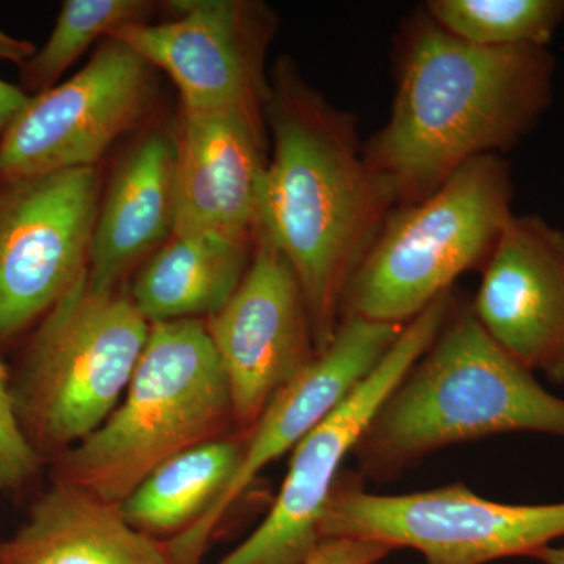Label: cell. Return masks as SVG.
Wrapping results in <instances>:
<instances>
[{
    "mask_svg": "<svg viewBox=\"0 0 564 564\" xmlns=\"http://www.w3.org/2000/svg\"><path fill=\"white\" fill-rule=\"evenodd\" d=\"M395 96L364 159L397 206L429 198L464 163L503 155L540 126L554 101L549 47H481L455 39L415 10L393 52Z\"/></svg>",
    "mask_w": 564,
    "mask_h": 564,
    "instance_id": "1",
    "label": "cell"
},
{
    "mask_svg": "<svg viewBox=\"0 0 564 564\" xmlns=\"http://www.w3.org/2000/svg\"><path fill=\"white\" fill-rule=\"evenodd\" d=\"M267 128L273 152L258 232L291 263L322 352L343 322L348 285L397 203L364 159L355 115L311 87L291 58L270 74Z\"/></svg>",
    "mask_w": 564,
    "mask_h": 564,
    "instance_id": "2",
    "label": "cell"
},
{
    "mask_svg": "<svg viewBox=\"0 0 564 564\" xmlns=\"http://www.w3.org/2000/svg\"><path fill=\"white\" fill-rule=\"evenodd\" d=\"M511 433L564 440V400L540 384L456 299L443 329L356 445L358 475L388 481L451 445Z\"/></svg>",
    "mask_w": 564,
    "mask_h": 564,
    "instance_id": "3",
    "label": "cell"
},
{
    "mask_svg": "<svg viewBox=\"0 0 564 564\" xmlns=\"http://www.w3.org/2000/svg\"><path fill=\"white\" fill-rule=\"evenodd\" d=\"M234 429L231 393L206 323H151L124 397L54 478L120 505L163 463Z\"/></svg>",
    "mask_w": 564,
    "mask_h": 564,
    "instance_id": "4",
    "label": "cell"
},
{
    "mask_svg": "<svg viewBox=\"0 0 564 564\" xmlns=\"http://www.w3.org/2000/svg\"><path fill=\"white\" fill-rule=\"evenodd\" d=\"M503 155L473 159L429 198L397 206L348 285L343 318L406 325L470 270H484L514 217Z\"/></svg>",
    "mask_w": 564,
    "mask_h": 564,
    "instance_id": "5",
    "label": "cell"
},
{
    "mask_svg": "<svg viewBox=\"0 0 564 564\" xmlns=\"http://www.w3.org/2000/svg\"><path fill=\"white\" fill-rule=\"evenodd\" d=\"M150 326L131 296L91 288L87 270L44 315L11 384L22 432L40 456L65 454L109 419Z\"/></svg>",
    "mask_w": 564,
    "mask_h": 564,
    "instance_id": "6",
    "label": "cell"
},
{
    "mask_svg": "<svg viewBox=\"0 0 564 564\" xmlns=\"http://www.w3.org/2000/svg\"><path fill=\"white\" fill-rule=\"evenodd\" d=\"M343 473L321 536L413 549L425 564H488L530 556L564 538V502L519 505L485 499L466 485L381 496Z\"/></svg>",
    "mask_w": 564,
    "mask_h": 564,
    "instance_id": "7",
    "label": "cell"
},
{
    "mask_svg": "<svg viewBox=\"0 0 564 564\" xmlns=\"http://www.w3.org/2000/svg\"><path fill=\"white\" fill-rule=\"evenodd\" d=\"M455 302L454 292H445L404 325L372 372L293 448L288 475L261 525L215 564H303L313 556L323 543V518L345 459L386 397L436 339Z\"/></svg>",
    "mask_w": 564,
    "mask_h": 564,
    "instance_id": "8",
    "label": "cell"
},
{
    "mask_svg": "<svg viewBox=\"0 0 564 564\" xmlns=\"http://www.w3.org/2000/svg\"><path fill=\"white\" fill-rule=\"evenodd\" d=\"M99 191L96 166L0 187V340L50 313L87 270Z\"/></svg>",
    "mask_w": 564,
    "mask_h": 564,
    "instance_id": "9",
    "label": "cell"
},
{
    "mask_svg": "<svg viewBox=\"0 0 564 564\" xmlns=\"http://www.w3.org/2000/svg\"><path fill=\"white\" fill-rule=\"evenodd\" d=\"M152 66L109 39L69 80L32 96L0 137V187L96 166L150 104Z\"/></svg>",
    "mask_w": 564,
    "mask_h": 564,
    "instance_id": "10",
    "label": "cell"
},
{
    "mask_svg": "<svg viewBox=\"0 0 564 564\" xmlns=\"http://www.w3.org/2000/svg\"><path fill=\"white\" fill-rule=\"evenodd\" d=\"M176 18L133 24L109 39L128 44L180 88L182 109L234 111L267 126L270 77L265 55L276 17L240 0L173 2Z\"/></svg>",
    "mask_w": 564,
    "mask_h": 564,
    "instance_id": "11",
    "label": "cell"
},
{
    "mask_svg": "<svg viewBox=\"0 0 564 564\" xmlns=\"http://www.w3.org/2000/svg\"><path fill=\"white\" fill-rule=\"evenodd\" d=\"M206 326L231 393L234 432L245 443L274 397L318 355L299 280L262 234L239 288Z\"/></svg>",
    "mask_w": 564,
    "mask_h": 564,
    "instance_id": "12",
    "label": "cell"
},
{
    "mask_svg": "<svg viewBox=\"0 0 564 564\" xmlns=\"http://www.w3.org/2000/svg\"><path fill=\"white\" fill-rule=\"evenodd\" d=\"M404 325L345 317L333 343L265 408L220 496L180 536L166 541L172 564H199L229 508L270 464L289 454L347 399L391 350Z\"/></svg>",
    "mask_w": 564,
    "mask_h": 564,
    "instance_id": "13",
    "label": "cell"
},
{
    "mask_svg": "<svg viewBox=\"0 0 564 564\" xmlns=\"http://www.w3.org/2000/svg\"><path fill=\"white\" fill-rule=\"evenodd\" d=\"M470 311L511 358L564 384V231L514 215L481 270Z\"/></svg>",
    "mask_w": 564,
    "mask_h": 564,
    "instance_id": "14",
    "label": "cell"
},
{
    "mask_svg": "<svg viewBox=\"0 0 564 564\" xmlns=\"http://www.w3.org/2000/svg\"><path fill=\"white\" fill-rule=\"evenodd\" d=\"M173 140V236L254 243L269 128L234 111L182 109Z\"/></svg>",
    "mask_w": 564,
    "mask_h": 564,
    "instance_id": "15",
    "label": "cell"
},
{
    "mask_svg": "<svg viewBox=\"0 0 564 564\" xmlns=\"http://www.w3.org/2000/svg\"><path fill=\"white\" fill-rule=\"evenodd\" d=\"M0 564H172L165 543L133 529L120 505L54 478L24 524L0 541Z\"/></svg>",
    "mask_w": 564,
    "mask_h": 564,
    "instance_id": "16",
    "label": "cell"
},
{
    "mask_svg": "<svg viewBox=\"0 0 564 564\" xmlns=\"http://www.w3.org/2000/svg\"><path fill=\"white\" fill-rule=\"evenodd\" d=\"M174 140L144 137L111 182L88 254V282L111 291L129 269L173 234Z\"/></svg>",
    "mask_w": 564,
    "mask_h": 564,
    "instance_id": "17",
    "label": "cell"
},
{
    "mask_svg": "<svg viewBox=\"0 0 564 564\" xmlns=\"http://www.w3.org/2000/svg\"><path fill=\"white\" fill-rule=\"evenodd\" d=\"M254 243L215 234L173 236L141 270L132 302L150 323L215 315L250 267Z\"/></svg>",
    "mask_w": 564,
    "mask_h": 564,
    "instance_id": "18",
    "label": "cell"
},
{
    "mask_svg": "<svg viewBox=\"0 0 564 564\" xmlns=\"http://www.w3.org/2000/svg\"><path fill=\"white\" fill-rule=\"evenodd\" d=\"M243 441L226 436L173 456L120 503L121 514L139 532L166 541L191 529L232 477Z\"/></svg>",
    "mask_w": 564,
    "mask_h": 564,
    "instance_id": "19",
    "label": "cell"
},
{
    "mask_svg": "<svg viewBox=\"0 0 564 564\" xmlns=\"http://www.w3.org/2000/svg\"><path fill=\"white\" fill-rule=\"evenodd\" d=\"M441 29L481 47H549L564 21V0H430Z\"/></svg>",
    "mask_w": 564,
    "mask_h": 564,
    "instance_id": "20",
    "label": "cell"
},
{
    "mask_svg": "<svg viewBox=\"0 0 564 564\" xmlns=\"http://www.w3.org/2000/svg\"><path fill=\"white\" fill-rule=\"evenodd\" d=\"M151 3L141 0H66L44 46L22 66V82L40 95L101 36H111L128 25L143 24Z\"/></svg>",
    "mask_w": 564,
    "mask_h": 564,
    "instance_id": "21",
    "label": "cell"
},
{
    "mask_svg": "<svg viewBox=\"0 0 564 564\" xmlns=\"http://www.w3.org/2000/svg\"><path fill=\"white\" fill-rule=\"evenodd\" d=\"M41 456L22 432L11 383L0 364V492L28 484L39 470Z\"/></svg>",
    "mask_w": 564,
    "mask_h": 564,
    "instance_id": "22",
    "label": "cell"
},
{
    "mask_svg": "<svg viewBox=\"0 0 564 564\" xmlns=\"http://www.w3.org/2000/svg\"><path fill=\"white\" fill-rule=\"evenodd\" d=\"M392 552L388 545L372 541L326 540L303 564H377Z\"/></svg>",
    "mask_w": 564,
    "mask_h": 564,
    "instance_id": "23",
    "label": "cell"
},
{
    "mask_svg": "<svg viewBox=\"0 0 564 564\" xmlns=\"http://www.w3.org/2000/svg\"><path fill=\"white\" fill-rule=\"evenodd\" d=\"M32 96L0 79V137L31 101Z\"/></svg>",
    "mask_w": 564,
    "mask_h": 564,
    "instance_id": "24",
    "label": "cell"
},
{
    "mask_svg": "<svg viewBox=\"0 0 564 564\" xmlns=\"http://www.w3.org/2000/svg\"><path fill=\"white\" fill-rule=\"evenodd\" d=\"M35 46L31 41L20 40L0 31V61L24 66L35 55Z\"/></svg>",
    "mask_w": 564,
    "mask_h": 564,
    "instance_id": "25",
    "label": "cell"
},
{
    "mask_svg": "<svg viewBox=\"0 0 564 564\" xmlns=\"http://www.w3.org/2000/svg\"><path fill=\"white\" fill-rule=\"evenodd\" d=\"M532 558L543 564H564V547L547 545V547L541 549L536 554H533Z\"/></svg>",
    "mask_w": 564,
    "mask_h": 564,
    "instance_id": "26",
    "label": "cell"
}]
</instances>
